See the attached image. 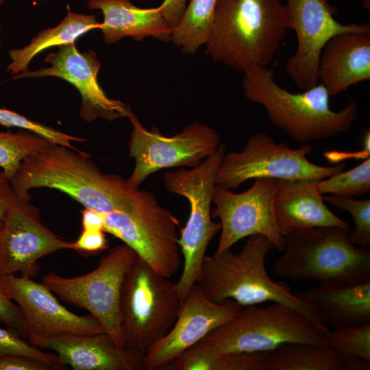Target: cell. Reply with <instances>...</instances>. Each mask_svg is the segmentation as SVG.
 <instances>
[{
    "instance_id": "obj_1",
    "label": "cell",
    "mask_w": 370,
    "mask_h": 370,
    "mask_svg": "<svg viewBox=\"0 0 370 370\" xmlns=\"http://www.w3.org/2000/svg\"><path fill=\"white\" fill-rule=\"evenodd\" d=\"M10 183L20 198L30 199L34 188H53L102 214L131 210L143 193L121 175L103 173L88 153L53 143L25 158Z\"/></svg>"
},
{
    "instance_id": "obj_2",
    "label": "cell",
    "mask_w": 370,
    "mask_h": 370,
    "mask_svg": "<svg viewBox=\"0 0 370 370\" xmlns=\"http://www.w3.org/2000/svg\"><path fill=\"white\" fill-rule=\"evenodd\" d=\"M274 249L264 236L248 237L242 250L232 248L218 256H206L197 284L212 301L231 299L242 307L267 301L287 306L308 319L324 335L330 329L317 311L291 292L284 282H275L265 267L267 256Z\"/></svg>"
},
{
    "instance_id": "obj_3",
    "label": "cell",
    "mask_w": 370,
    "mask_h": 370,
    "mask_svg": "<svg viewBox=\"0 0 370 370\" xmlns=\"http://www.w3.org/2000/svg\"><path fill=\"white\" fill-rule=\"evenodd\" d=\"M288 29L280 0H217L205 53L243 73L267 67Z\"/></svg>"
},
{
    "instance_id": "obj_4",
    "label": "cell",
    "mask_w": 370,
    "mask_h": 370,
    "mask_svg": "<svg viewBox=\"0 0 370 370\" xmlns=\"http://www.w3.org/2000/svg\"><path fill=\"white\" fill-rule=\"evenodd\" d=\"M243 88L248 100L264 108L273 125L301 144L346 132L358 114L353 101L341 110H332L330 96L321 83L298 93L282 88L267 67L244 72Z\"/></svg>"
},
{
    "instance_id": "obj_5",
    "label": "cell",
    "mask_w": 370,
    "mask_h": 370,
    "mask_svg": "<svg viewBox=\"0 0 370 370\" xmlns=\"http://www.w3.org/2000/svg\"><path fill=\"white\" fill-rule=\"evenodd\" d=\"M273 269L282 277L319 284L360 282L370 280V251L354 244L349 227L298 230L285 236Z\"/></svg>"
},
{
    "instance_id": "obj_6",
    "label": "cell",
    "mask_w": 370,
    "mask_h": 370,
    "mask_svg": "<svg viewBox=\"0 0 370 370\" xmlns=\"http://www.w3.org/2000/svg\"><path fill=\"white\" fill-rule=\"evenodd\" d=\"M225 153V147L221 143L197 166L167 171L163 176L165 189L184 197L190 205L189 216L178 241L184 265L175 285L182 302L197 284L209 243L221 230L220 222L212 219L211 205L217 171Z\"/></svg>"
},
{
    "instance_id": "obj_7",
    "label": "cell",
    "mask_w": 370,
    "mask_h": 370,
    "mask_svg": "<svg viewBox=\"0 0 370 370\" xmlns=\"http://www.w3.org/2000/svg\"><path fill=\"white\" fill-rule=\"evenodd\" d=\"M138 256L122 286L120 313L125 348L145 355L174 324L182 305L175 283Z\"/></svg>"
},
{
    "instance_id": "obj_8",
    "label": "cell",
    "mask_w": 370,
    "mask_h": 370,
    "mask_svg": "<svg viewBox=\"0 0 370 370\" xmlns=\"http://www.w3.org/2000/svg\"><path fill=\"white\" fill-rule=\"evenodd\" d=\"M293 342L327 346L325 337L305 316L281 304L242 307L230 321L197 345L214 353L262 352Z\"/></svg>"
},
{
    "instance_id": "obj_9",
    "label": "cell",
    "mask_w": 370,
    "mask_h": 370,
    "mask_svg": "<svg viewBox=\"0 0 370 370\" xmlns=\"http://www.w3.org/2000/svg\"><path fill=\"white\" fill-rule=\"evenodd\" d=\"M137 255L126 244L112 247L93 271L73 278L53 272L42 283L62 300L87 310L103 326L116 346L124 348L120 301L123 283Z\"/></svg>"
},
{
    "instance_id": "obj_10",
    "label": "cell",
    "mask_w": 370,
    "mask_h": 370,
    "mask_svg": "<svg viewBox=\"0 0 370 370\" xmlns=\"http://www.w3.org/2000/svg\"><path fill=\"white\" fill-rule=\"evenodd\" d=\"M103 231L121 240L158 274L171 278L182 264L177 218L144 190L133 209L103 214Z\"/></svg>"
},
{
    "instance_id": "obj_11",
    "label": "cell",
    "mask_w": 370,
    "mask_h": 370,
    "mask_svg": "<svg viewBox=\"0 0 370 370\" xmlns=\"http://www.w3.org/2000/svg\"><path fill=\"white\" fill-rule=\"evenodd\" d=\"M312 151L309 144L292 149L284 143H276L264 132L254 134L241 151L225 152L217 171L215 186L230 190L247 180L262 177L321 180L345 168L343 163L323 166L310 162L307 156Z\"/></svg>"
},
{
    "instance_id": "obj_12",
    "label": "cell",
    "mask_w": 370,
    "mask_h": 370,
    "mask_svg": "<svg viewBox=\"0 0 370 370\" xmlns=\"http://www.w3.org/2000/svg\"><path fill=\"white\" fill-rule=\"evenodd\" d=\"M127 118L133 126L127 143L129 156L135 165L127 180L135 188L160 170L197 166L221 144L218 132L199 122H193L180 133L167 136L157 130L146 129L132 110Z\"/></svg>"
},
{
    "instance_id": "obj_13",
    "label": "cell",
    "mask_w": 370,
    "mask_h": 370,
    "mask_svg": "<svg viewBox=\"0 0 370 370\" xmlns=\"http://www.w3.org/2000/svg\"><path fill=\"white\" fill-rule=\"evenodd\" d=\"M287 26L295 31L297 49L286 61L285 71L301 90L319 83L318 70L321 51L332 36L347 32H370L367 23L343 24L337 9L328 0H285Z\"/></svg>"
},
{
    "instance_id": "obj_14",
    "label": "cell",
    "mask_w": 370,
    "mask_h": 370,
    "mask_svg": "<svg viewBox=\"0 0 370 370\" xmlns=\"http://www.w3.org/2000/svg\"><path fill=\"white\" fill-rule=\"evenodd\" d=\"M275 184V179L262 177L255 179L253 185L241 193L214 187L212 199L214 208L211 214L220 219L221 227L214 256L256 234L266 236L274 248L284 251L285 237L278 228L274 212Z\"/></svg>"
},
{
    "instance_id": "obj_15",
    "label": "cell",
    "mask_w": 370,
    "mask_h": 370,
    "mask_svg": "<svg viewBox=\"0 0 370 370\" xmlns=\"http://www.w3.org/2000/svg\"><path fill=\"white\" fill-rule=\"evenodd\" d=\"M0 288L18 306L32 345L60 336L106 332L90 314L79 316L67 310L43 283L12 274L0 277Z\"/></svg>"
},
{
    "instance_id": "obj_16",
    "label": "cell",
    "mask_w": 370,
    "mask_h": 370,
    "mask_svg": "<svg viewBox=\"0 0 370 370\" xmlns=\"http://www.w3.org/2000/svg\"><path fill=\"white\" fill-rule=\"evenodd\" d=\"M30 199L16 197L2 220L0 234V277L20 272L32 278L40 270L38 260L58 250L72 249L66 241L47 227Z\"/></svg>"
},
{
    "instance_id": "obj_17",
    "label": "cell",
    "mask_w": 370,
    "mask_h": 370,
    "mask_svg": "<svg viewBox=\"0 0 370 370\" xmlns=\"http://www.w3.org/2000/svg\"><path fill=\"white\" fill-rule=\"evenodd\" d=\"M45 62L49 66L36 71L27 69L11 79L56 77L66 81L79 92V116L87 122L98 118L113 121L128 116L131 111L129 105L108 97L100 86L97 77L101 62L92 49L81 52L73 42L60 47L57 52L49 53Z\"/></svg>"
},
{
    "instance_id": "obj_18",
    "label": "cell",
    "mask_w": 370,
    "mask_h": 370,
    "mask_svg": "<svg viewBox=\"0 0 370 370\" xmlns=\"http://www.w3.org/2000/svg\"><path fill=\"white\" fill-rule=\"evenodd\" d=\"M241 308L231 299L211 301L195 284L182 301L172 328L144 355L143 369L155 370L168 366L210 332L232 320Z\"/></svg>"
},
{
    "instance_id": "obj_19",
    "label": "cell",
    "mask_w": 370,
    "mask_h": 370,
    "mask_svg": "<svg viewBox=\"0 0 370 370\" xmlns=\"http://www.w3.org/2000/svg\"><path fill=\"white\" fill-rule=\"evenodd\" d=\"M54 351L60 362L74 370L143 369V355L129 348H120L106 333L65 335L32 344Z\"/></svg>"
},
{
    "instance_id": "obj_20",
    "label": "cell",
    "mask_w": 370,
    "mask_h": 370,
    "mask_svg": "<svg viewBox=\"0 0 370 370\" xmlns=\"http://www.w3.org/2000/svg\"><path fill=\"white\" fill-rule=\"evenodd\" d=\"M317 179L276 180L274 212L284 237L291 232L316 227H349L325 204Z\"/></svg>"
},
{
    "instance_id": "obj_21",
    "label": "cell",
    "mask_w": 370,
    "mask_h": 370,
    "mask_svg": "<svg viewBox=\"0 0 370 370\" xmlns=\"http://www.w3.org/2000/svg\"><path fill=\"white\" fill-rule=\"evenodd\" d=\"M319 83L330 97L370 79V32H347L334 35L319 58Z\"/></svg>"
},
{
    "instance_id": "obj_22",
    "label": "cell",
    "mask_w": 370,
    "mask_h": 370,
    "mask_svg": "<svg viewBox=\"0 0 370 370\" xmlns=\"http://www.w3.org/2000/svg\"><path fill=\"white\" fill-rule=\"evenodd\" d=\"M294 294L310 305L333 328L370 324V280L351 284H319Z\"/></svg>"
},
{
    "instance_id": "obj_23",
    "label": "cell",
    "mask_w": 370,
    "mask_h": 370,
    "mask_svg": "<svg viewBox=\"0 0 370 370\" xmlns=\"http://www.w3.org/2000/svg\"><path fill=\"white\" fill-rule=\"evenodd\" d=\"M87 5L90 10H99L103 15L100 29L106 44L127 36L136 41L147 36L162 42L171 40L172 29L162 17L159 7L141 8L130 0H90Z\"/></svg>"
},
{
    "instance_id": "obj_24",
    "label": "cell",
    "mask_w": 370,
    "mask_h": 370,
    "mask_svg": "<svg viewBox=\"0 0 370 370\" xmlns=\"http://www.w3.org/2000/svg\"><path fill=\"white\" fill-rule=\"evenodd\" d=\"M370 361L347 357L328 346L293 342L268 352L262 370H369Z\"/></svg>"
},
{
    "instance_id": "obj_25",
    "label": "cell",
    "mask_w": 370,
    "mask_h": 370,
    "mask_svg": "<svg viewBox=\"0 0 370 370\" xmlns=\"http://www.w3.org/2000/svg\"><path fill=\"white\" fill-rule=\"evenodd\" d=\"M95 14L68 12L56 27L38 32L30 42L23 47L10 50V62L7 72L15 76L27 70L31 61L40 52L53 47H61L75 42L84 34L101 28Z\"/></svg>"
},
{
    "instance_id": "obj_26",
    "label": "cell",
    "mask_w": 370,
    "mask_h": 370,
    "mask_svg": "<svg viewBox=\"0 0 370 370\" xmlns=\"http://www.w3.org/2000/svg\"><path fill=\"white\" fill-rule=\"evenodd\" d=\"M267 353H214L195 344L166 367L175 370H262Z\"/></svg>"
},
{
    "instance_id": "obj_27",
    "label": "cell",
    "mask_w": 370,
    "mask_h": 370,
    "mask_svg": "<svg viewBox=\"0 0 370 370\" xmlns=\"http://www.w3.org/2000/svg\"><path fill=\"white\" fill-rule=\"evenodd\" d=\"M217 0H190L177 25L171 30L172 42L186 54L206 45L211 34Z\"/></svg>"
},
{
    "instance_id": "obj_28",
    "label": "cell",
    "mask_w": 370,
    "mask_h": 370,
    "mask_svg": "<svg viewBox=\"0 0 370 370\" xmlns=\"http://www.w3.org/2000/svg\"><path fill=\"white\" fill-rule=\"evenodd\" d=\"M52 143L33 132L21 130L17 133L0 132V167L10 180L21 162Z\"/></svg>"
},
{
    "instance_id": "obj_29",
    "label": "cell",
    "mask_w": 370,
    "mask_h": 370,
    "mask_svg": "<svg viewBox=\"0 0 370 370\" xmlns=\"http://www.w3.org/2000/svg\"><path fill=\"white\" fill-rule=\"evenodd\" d=\"M317 187L323 195L353 197L366 194L370 190V158L359 165L343 171L318 182Z\"/></svg>"
},
{
    "instance_id": "obj_30",
    "label": "cell",
    "mask_w": 370,
    "mask_h": 370,
    "mask_svg": "<svg viewBox=\"0 0 370 370\" xmlns=\"http://www.w3.org/2000/svg\"><path fill=\"white\" fill-rule=\"evenodd\" d=\"M325 337L327 346L342 355L370 361V324L333 328Z\"/></svg>"
},
{
    "instance_id": "obj_31",
    "label": "cell",
    "mask_w": 370,
    "mask_h": 370,
    "mask_svg": "<svg viewBox=\"0 0 370 370\" xmlns=\"http://www.w3.org/2000/svg\"><path fill=\"white\" fill-rule=\"evenodd\" d=\"M0 353L37 360L51 370L65 369L56 354L42 351L25 341L17 331L9 328H0Z\"/></svg>"
},
{
    "instance_id": "obj_32",
    "label": "cell",
    "mask_w": 370,
    "mask_h": 370,
    "mask_svg": "<svg viewBox=\"0 0 370 370\" xmlns=\"http://www.w3.org/2000/svg\"><path fill=\"white\" fill-rule=\"evenodd\" d=\"M323 200L334 207L347 211L353 217L354 230L352 231L355 245L362 248L370 246V200H358L353 197L331 195L323 196Z\"/></svg>"
},
{
    "instance_id": "obj_33",
    "label": "cell",
    "mask_w": 370,
    "mask_h": 370,
    "mask_svg": "<svg viewBox=\"0 0 370 370\" xmlns=\"http://www.w3.org/2000/svg\"><path fill=\"white\" fill-rule=\"evenodd\" d=\"M0 125L33 132L53 144L62 145L75 150L78 149L73 146L72 142L82 143L86 140L81 137L65 134L5 108H0Z\"/></svg>"
},
{
    "instance_id": "obj_34",
    "label": "cell",
    "mask_w": 370,
    "mask_h": 370,
    "mask_svg": "<svg viewBox=\"0 0 370 370\" xmlns=\"http://www.w3.org/2000/svg\"><path fill=\"white\" fill-rule=\"evenodd\" d=\"M0 323L17 331L23 338H27L22 314L18 306L0 288Z\"/></svg>"
},
{
    "instance_id": "obj_35",
    "label": "cell",
    "mask_w": 370,
    "mask_h": 370,
    "mask_svg": "<svg viewBox=\"0 0 370 370\" xmlns=\"http://www.w3.org/2000/svg\"><path fill=\"white\" fill-rule=\"evenodd\" d=\"M108 247L109 243L103 230H83L78 238L73 243L72 249L93 253L105 250Z\"/></svg>"
},
{
    "instance_id": "obj_36",
    "label": "cell",
    "mask_w": 370,
    "mask_h": 370,
    "mask_svg": "<svg viewBox=\"0 0 370 370\" xmlns=\"http://www.w3.org/2000/svg\"><path fill=\"white\" fill-rule=\"evenodd\" d=\"M0 370H51L37 360L0 353Z\"/></svg>"
},
{
    "instance_id": "obj_37",
    "label": "cell",
    "mask_w": 370,
    "mask_h": 370,
    "mask_svg": "<svg viewBox=\"0 0 370 370\" xmlns=\"http://www.w3.org/2000/svg\"><path fill=\"white\" fill-rule=\"evenodd\" d=\"M187 0H164L159 6L160 13L169 25L173 29L180 21L186 8Z\"/></svg>"
},
{
    "instance_id": "obj_38",
    "label": "cell",
    "mask_w": 370,
    "mask_h": 370,
    "mask_svg": "<svg viewBox=\"0 0 370 370\" xmlns=\"http://www.w3.org/2000/svg\"><path fill=\"white\" fill-rule=\"evenodd\" d=\"M17 196L14 194L10 180L4 173L0 172V220L2 221L7 211L14 203Z\"/></svg>"
},
{
    "instance_id": "obj_39",
    "label": "cell",
    "mask_w": 370,
    "mask_h": 370,
    "mask_svg": "<svg viewBox=\"0 0 370 370\" xmlns=\"http://www.w3.org/2000/svg\"><path fill=\"white\" fill-rule=\"evenodd\" d=\"M83 230H103V214L84 208L82 210Z\"/></svg>"
},
{
    "instance_id": "obj_40",
    "label": "cell",
    "mask_w": 370,
    "mask_h": 370,
    "mask_svg": "<svg viewBox=\"0 0 370 370\" xmlns=\"http://www.w3.org/2000/svg\"><path fill=\"white\" fill-rule=\"evenodd\" d=\"M362 5L365 7L367 9L369 10V0H362Z\"/></svg>"
},
{
    "instance_id": "obj_41",
    "label": "cell",
    "mask_w": 370,
    "mask_h": 370,
    "mask_svg": "<svg viewBox=\"0 0 370 370\" xmlns=\"http://www.w3.org/2000/svg\"><path fill=\"white\" fill-rule=\"evenodd\" d=\"M1 23H0V46H1Z\"/></svg>"
},
{
    "instance_id": "obj_42",
    "label": "cell",
    "mask_w": 370,
    "mask_h": 370,
    "mask_svg": "<svg viewBox=\"0 0 370 370\" xmlns=\"http://www.w3.org/2000/svg\"><path fill=\"white\" fill-rule=\"evenodd\" d=\"M2 221L0 220V234H1V229H2Z\"/></svg>"
},
{
    "instance_id": "obj_43",
    "label": "cell",
    "mask_w": 370,
    "mask_h": 370,
    "mask_svg": "<svg viewBox=\"0 0 370 370\" xmlns=\"http://www.w3.org/2000/svg\"><path fill=\"white\" fill-rule=\"evenodd\" d=\"M5 0H0V7L4 3Z\"/></svg>"
}]
</instances>
